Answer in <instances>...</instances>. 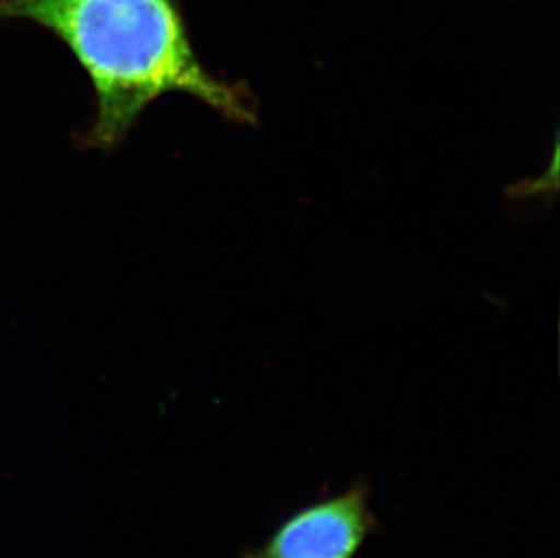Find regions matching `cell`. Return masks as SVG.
<instances>
[{"instance_id":"7a4b0ae2","label":"cell","mask_w":560,"mask_h":558,"mask_svg":"<svg viewBox=\"0 0 560 558\" xmlns=\"http://www.w3.org/2000/svg\"><path fill=\"white\" fill-rule=\"evenodd\" d=\"M374 524L369 490L354 485L296 511L245 558H354Z\"/></svg>"},{"instance_id":"6da1fadb","label":"cell","mask_w":560,"mask_h":558,"mask_svg":"<svg viewBox=\"0 0 560 558\" xmlns=\"http://www.w3.org/2000/svg\"><path fill=\"white\" fill-rule=\"evenodd\" d=\"M26 21L54 33L88 74L95 115L82 142L109 151L160 96H192L214 112L249 120L250 109L203 69L173 0H0V22Z\"/></svg>"}]
</instances>
